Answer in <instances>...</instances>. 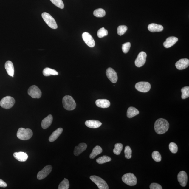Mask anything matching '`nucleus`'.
Returning <instances> with one entry per match:
<instances>
[{
  "label": "nucleus",
  "mask_w": 189,
  "mask_h": 189,
  "mask_svg": "<svg viewBox=\"0 0 189 189\" xmlns=\"http://www.w3.org/2000/svg\"><path fill=\"white\" fill-rule=\"evenodd\" d=\"M169 128V123L166 120L161 118L155 122L154 128L157 134H164L167 132Z\"/></svg>",
  "instance_id": "nucleus-1"
},
{
  "label": "nucleus",
  "mask_w": 189,
  "mask_h": 189,
  "mask_svg": "<svg viewBox=\"0 0 189 189\" xmlns=\"http://www.w3.org/2000/svg\"><path fill=\"white\" fill-rule=\"evenodd\" d=\"M33 133L30 128H20L17 132L18 138L21 140H28L30 139L33 136Z\"/></svg>",
  "instance_id": "nucleus-2"
},
{
  "label": "nucleus",
  "mask_w": 189,
  "mask_h": 189,
  "mask_svg": "<svg viewBox=\"0 0 189 189\" xmlns=\"http://www.w3.org/2000/svg\"><path fill=\"white\" fill-rule=\"evenodd\" d=\"M62 104L63 107L67 110H73L76 107L75 100L72 96L67 95L64 96L62 99Z\"/></svg>",
  "instance_id": "nucleus-3"
},
{
  "label": "nucleus",
  "mask_w": 189,
  "mask_h": 189,
  "mask_svg": "<svg viewBox=\"0 0 189 189\" xmlns=\"http://www.w3.org/2000/svg\"><path fill=\"white\" fill-rule=\"evenodd\" d=\"M41 16L44 21L50 28L54 29H57L58 25L55 20L49 14L45 12L42 13Z\"/></svg>",
  "instance_id": "nucleus-4"
},
{
  "label": "nucleus",
  "mask_w": 189,
  "mask_h": 189,
  "mask_svg": "<svg viewBox=\"0 0 189 189\" xmlns=\"http://www.w3.org/2000/svg\"><path fill=\"white\" fill-rule=\"evenodd\" d=\"M122 180L124 183L130 186H135L137 183V179L134 175L132 173H128L124 175Z\"/></svg>",
  "instance_id": "nucleus-5"
},
{
  "label": "nucleus",
  "mask_w": 189,
  "mask_h": 189,
  "mask_svg": "<svg viewBox=\"0 0 189 189\" xmlns=\"http://www.w3.org/2000/svg\"><path fill=\"white\" fill-rule=\"evenodd\" d=\"M15 103L14 98L10 96L4 97L0 101V106L6 109H8L13 107Z\"/></svg>",
  "instance_id": "nucleus-6"
},
{
  "label": "nucleus",
  "mask_w": 189,
  "mask_h": 189,
  "mask_svg": "<svg viewBox=\"0 0 189 189\" xmlns=\"http://www.w3.org/2000/svg\"><path fill=\"white\" fill-rule=\"evenodd\" d=\"M90 179L97 186L99 189L109 188L107 183L100 177L96 176H90Z\"/></svg>",
  "instance_id": "nucleus-7"
},
{
  "label": "nucleus",
  "mask_w": 189,
  "mask_h": 189,
  "mask_svg": "<svg viewBox=\"0 0 189 189\" xmlns=\"http://www.w3.org/2000/svg\"><path fill=\"white\" fill-rule=\"evenodd\" d=\"M29 95L34 98H39L41 97L42 92L39 88L35 85L32 86L28 90Z\"/></svg>",
  "instance_id": "nucleus-8"
},
{
  "label": "nucleus",
  "mask_w": 189,
  "mask_h": 189,
  "mask_svg": "<svg viewBox=\"0 0 189 189\" xmlns=\"http://www.w3.org/2000/svg\"><path fill=\"white\" fill-rule=\"evenodd\" d=\"M136 89L140 92H147L150 91L151 88L150 84L148 82H140L136 84Z\"/></svg>",
  "instance_id": "nucleus-9"
},
{
  "label": "nucleus",
  "mask_w": 189,
  "mask_h": 189,
  "mask_svg": "<svg viewBox=\"0 0 189 189\" xmlns=\"http://www.w3.org/2000/svg\"><path fill=\"white\" fill-rule=\"evenodd\" d=\"M52 167L51 165H48L44 168L43 170L38 173L37 178L38 180L43 179L47 177L51 172Z\"/></svg>",
  "instance_id": "nucleus-10"
},
{
  "label": "nucleus",
  "mask_w": 189,
  "mask_h": 189,
  "mask_svg": "<svg viewBox=\"0 0 189 189\" xmlns=\"http://www.w3.org/2000/svg\"><path fill=\"white\" fill-rule=\"evenodd\" d=\"M147 54L144 52H140L137 58L135 61V64L136 67H140L145 64L146 61Z\"/></svg>",
  "instance_id": "nucleus-11"
},
{
  "label": "nucleus",
  "mask_w": 189,
  "mask_h": 189,
  "mask_svg": "<svg viewBox=\"0 0 189 189\" xmlns=\"http://www.w3.org/2000/svg\"><path fill=\"white\" fill-rule=\"evenodd\" d=\"M82 38L85 43L90 47H93L95 45V41L89 33L85 32L82 35Z\"/></svg>",
  "instance_id": "nucleus-12"
},
{
  "label": "nucleus",
  "mask_w": 189,
  "mask_h": 189,
  "mask_svg": "<svg viewBox=\"0 0 189 189\" xmlns=\"http://www.w3.org/2000/svg\"><path fill=\"white\" fill-rule=\"evenodd\" d=\"M106 76L110 81L114 83H115L117 81L118 76L117 74L111 68H109L106 71Z\"/></svg>",
  "instance_id": "nucleus-13"
},
{
  "label": "nucleus",
  "mask_w": 189,
  "mask_h": 189,
  "mask_svg": "<svg viewBox=\"0 0 189 189\" xmlns=\"http://www.w3.org/2000/svg\"><path fill=\"white\" fill-rule=\"evenodd\" d=\"M178 180L181 186H186L188 180L186 173L184 171H181L178 175Z\"/></svg>",
  "instance_id": "nucleus-14"
},
{
  "label": "nucleus",
  "mask_w": 189,
  "mask_h": 189,
  "mask_svg": "<svg viewBox=\"0 0 189 189\" xmlns=\"http://www.w3.org/2000/svg\"><path fill=\"white\" fill-rule=\"evenodd\" d=\"M176 67L178 70H182L186 69L189 65V60L186 58L181 59L176 63Z\"/></svg>",
  "instance_id": "nucleus-15"
},
{
  "label": "nucleus",
  "mask_w": 189,
  "mask_h": 189,
  "mask_svg": "<svg viewBox=\"0 0 189 189\" xmlns=\"http://www.w3.org/2000/svg\"><path fill=\"white\" fill-rule=\"evenodd\" d=\"M53 120V116L51 114L42 120L41 123L42 128L44 129H47L51 126Z\"/></svg>",
  "instance_id": "nucleus-16"
},
{
  "label": "nucleus",
  "mask_w": 189,
  "mask_h": 189,
  "mask_svg": "<svg viewBox=\"0 0 189 189\" xmlns=\"http://www.w3.org/2000/svg\"><path fill=\"white\" fill-rule=\"evenodd\" d=\"M86 126L92 128H96L102 125L101 122L95 120H86L85 123Z\"/></svg>",
  "instance_id": "nucleus-17"
},
{
  "label": "nucleus",
  "mask_w": 189,
  "mask_h": 189,
  "mask_svg": "<svg viewBox=\"0 0 189 189\" xmlns=\"http://www.w3.org/2000/svg\"><path fill=\"white\" fill-rule=\"evenodd\" d=\"M5 67L8 74L10 76L13 77L15 69L13 62L10 61H7L5 63Z\"/></svg>",
  "instance_id": "nucleus-18"
},
{
  "label": "nucleus",
  "mask_w": 189,
  "mask_h": 189,
  "mask_svg": "<svg viewBox=\"0 0 189 189\" xmlns=\"http://www.w3.org/2000/svg\"><path fill=\"white\" fill-rule=\"evenodd\" d=\"M13 156L16 159L21 162H25L27 160L28 158L27 154L23 152L14 153Z\"/></svg>",
  "instance_id": "nucleus-19"
},
{
  "label": "nucleus",
  "mask_w": 189,
  "mask_h": 189,
  "mask_svg": "<svg viewBox=\"0 0 189 189\" xmlns=\"http://www.w3.org/2000/svg\"><path fill=\"white\" fill-rule=\"evenodd\" d=\"M178 41L177 38L174 37H170L167 38L166 41L163 44L165 47L169 48L173 46Z\"/></svg>",
  "instance_id": "nucleus-20"
},
{
  "label": "nucleus",
  "mask_w": 189,
  "mask_h": 189,
  "mask_svg": "<svg viewBox=\"0 0 189 189\" xmlns=\"http://www.w3.org/2000/svg\"><path fill=\"white\" fill-rule=\"evenodd\" d=\"M87 147V145L86 143H80L78 146L75 147L74 151V154L76 156L79 155L86 149Z\"/></svg>",
  "instance_id": "nucleus-21"
},
{
  "label": "nucleus",
  "mask_w": 189,
  "mask_h": 189,
  "mask_svg": "<svg viewBox=\"0 0 189 189\" xmlns=\"http://www.w3.org/2000/svg\"><path fill=\"white\" fill-rule=\"evenodd\" d=\"M148 29L149 31L152 32H162L164 28L162 25L152 23L148 25Z\"/></svg>",
  "instance_id": "nucleus-22"
},
{
  "label": "nucleus",
  "mask_w": 189,
  "mask_h": 189,
  "mask_svg": "<svg viewBox=\"0 0 189 189\" xmlns=\"http://www.w3.org/2000/svg\"><path fill=\"white\" fill-rule=\"evenodd\" d=\"M95 103L98 107L102 108H108L110 106V101L106 99H98L96 100Z\"/></svg>",
  "instance_id": "nucleus-23"
},
{
  "label": "nucleus",
  "mask_w": 189,
  "mask_h": 189,
  "mask_svg": "<svg viewBox=\"0 0 189 189\" xmlns=\"http://www.w3.org/2000/svg\"><path fill=\"white\" fill-rule=\"evenodd\" d=\"M63 129L62 128H58L54 131L51 135L50 136L49 138V140L50 142H53L56 140L57 139L59 136L63 132Z\"/></svg>",
  "instance_id": "nucleus-24"
},
{
  "label": "nucleus",
  "mask_w": 189,
  "mask_h": 189,
  "mask_svg": "<svg viewBox=\"0 0 189 189\" xmlns=\"http://www.w3.org/2000/svg\"><path fill=\"white\" fill-rule=\"evenodd\" d=\"M139 111L136 108L134 107H130L128 109L127 112V116L128 118H131L138 115Z\"/></svg>",
  "instance_id": "nucleus-25"
},
{
  "label": "nucleus",
  "mask_w": 189,
  "mask_h": 189,
  "mask_svg": "<svg viewBox=\"0 0 189 189\" xmlns=\"http://www.w3.org/2000/svg\"><path fill=\"white\" fill-rule=\"evenodd\" d=\"M102 151L103 150H102L101 147L98 145L96 146L93 148L92 152L90 154L89 156L90 158L91 159L94 158L96 156L101 154L102 152Z\"/></svg>",
  "instance_id": "nucleus-26"
},
{
  "label": "nucleus",
  "mask_w": 189,
  "mask_h": 189,
  "mask_svg": "<svg viewBox=\"0 0 189 189\" xmlns=\"http://www.w3.org/2000/svg\"><path fill=\"white\" fill-rule=\"evenodd\" d=\"M43 74L45 76H49L52 75H57L59 73L55 70L49 68H46L43 70Z\"/></svg>",
  "instance_id": "nucleus-27"
},
{
  "label": "nucleus",
  "mask_w": 189,
  "mask_h": 189,
  "mask_svg": "<svg viewBox=\"0 0 189 189\" xmlns=\"http://www.w3.org/2000/svg\"><path fill=\"white\" fill-rule=\"evenodd\" d=\"M111 158L110 157L104 155L97 159L96 161L97 163L102 164L111 161Z\"/></svg>",
  "instance_id": "nucleus-28"
},
{
  "label": "nucleus",
  "mask_w": 189,
  "mask_h": 189,
  "mask_svg": "<svg viewBox=\"0 0 189 189\" xmlns=\"http://www.w3.org/2000/svg\"><path fill=\"white\" fill-rule=\"evenodd\" d=\"M93 14L96 17H103L106 15V13L104 9L100 8L95 10Z\"/></svg>",
  "instance_id": "nucleus-29"
},
{
  "label": "nucleus",
  "mask_w": 189,
  "mask_h": 189,
  "mask_svg": "<svg viewBox=\"0 0 189 189\" xmlns=\"http://www.w3.org/2000/svg\"><path fill=\"white\" fill-rule=\"evenodd\" d=\"M69 181L67 179L65 178V179L60 182L58 189H68L69 188Z\"/></svg>",
  "instance_id": "nucleus-30"
},
{
  "label": "nucleus",
  "mask_w": 189,
  "mask_h": 189,
  "mask_svg": "<svg viewBox=\"0 0 189 189\" xmlns=\"http://www.w3.org/2000/svg\"><path fill=\"white\" fill-rule=\"evenodd\" d=\"M182 92V99H186L189 97V87L188 86L185 87L181 89Z\"/></svg>",
  "instance_id": "nucleus-31"
},
{
  "label": "nucleus",
  "mask_w": 189,
  "mask_h": 189,
  "mask_svg": "<svg viewBox=\"0 0 189 189\" xmlns=\"http://www.w3.org/2000/svg\"><path fill=\"white\" fill-rule=\"evenodd\" d=\"M123 148V145L121 143H117L114 145V148L113 150V152L117 155H120Z\"/></svg>",
  "instance_id": "nucleus-32"
},
{
  "label": "nucleus",
  "mask_w": 189,
  "mask_h": 189,
  "mask_svg": "<svg viewBox=\"0 0 189 189\" xmlns=\"http://www.w3.org/2000/svg\"><path fill=\"white\" fill-rule=\"evenodd\" d=\"M108 35V31L107 30L105 29L104 27L98 30L97 33V35L98 38H102L105 36H107Z\"/></svg>",
  "instance_id": "nucleus-33"
},
{
  "label": "nucleus",
  "mask_w": 189,
  "mask_h": 189,
  "mask_svg": "<svg viewBox=\"0 0 189 189\" xmlns=\"http://www.w3.org/2000/svg\"><path fill=\"white\" fill-rule=\"evenodd\" d=\"M152 158L153 159L157 162H159L161 161L162 156L159 152L157 151H154L152 154Z\"/></svg>",
  "instance_id": "nucleus-34"
},
{
  "label": "nucleus",
  "mask_w": 189,
  "mask_h": 189,
  "mask_svg": "<svg viewBox=\"0 0 189 189\" xmlns=\"http://www.w3.org/2000/svg\"><path fill=\"white\" fill-rule=\"evenodd\" d=\"M132 151L130 147L126 146L124 150L125 157L126 158L130 159L132 157Z\"/></svg>",
  "instance_id": "nucleus-35"
},
{
  "label": "nucleus",
  "mask_w": 189,
  "mask_h": 189,
  "mask_svg": "<svg viewBox=\"0 0 189 189\" xmlns=\"http://www.w3.org/2000/svg\"><path fill=\"white\" fill-rule=\"evenodd\" d=\"M128 30V27L125 25H120L117 28V33L118 35L121 36L125 33Z\"/></svg>",
  "instance_id": "nucleus-36"
},
{
  "label": "nucleus",
  "mask_w": 189,
  "mask_h": 189,
  "mask_svg": "<svg viewBox=\"0 0 189 189\" xmlns=\"http://www.w3.org/2000/svg\"><path fill=\"white\" fill-rule=\"evenodd\" d=\"M52 3L61 9H63L64 7V4L62 0H50Z\"/></svg>",
  "instance_id": "nucleus-37"
},
{
  "label": "nucleus",
  "mask_w": 189,
  "mask_h": 189,
  "mask_svg": "<svg viewBox=\"0 0 189 189\" xmlns=\"http://www.w3.org/2000/svg\"><path fill=\"white\" fill-rule=\"evenodd\" d=\"M169 148L171 152L173 154H176L178 152V146L174 142H171L169 145Z\"/></svg>",
  "instance_id": "nucleus-38"
},
{
  "label": "nucleus",
  "mask_w": 189,
  "mask_h": 189,
  "mask_svg": "<svg viewBox=\"0 0 189 189\" xmlns=\"http://www.w3.org/2000/svg\"><path fill=\"white\" fill-rule=\"evenodd\" d=\"M131 47V43L127 42L122 45V50L124 53H127L129 51Z\"/></svg>",
  "instance_id": "nucleus-39"
},
{
  "label": "nucleus",
  "mask_w": 189,
  "mask_h": 189,
  "mask_svg": "<svg viewBox=\"0 0 189 189\" xmlns=\"http://www.w3.org/2000/svg\"><path fill=\"white\" fill-rule=\"evenodd\" d=\"M150 188L151 189H162L161 186L159 184L156 183H153L150 185Z\"/></svg>",
  "instance_id": "nucleus-40"
},
{
  "label": "nucleus",
  "mask_w": 189,
  "mask_h": 189,
  "mask_svg": "<svg viewBox=\"0 0 189 189\" xmlns=\"http://www.w3.org/2000/svg\"><path fill=\"white\" fill-rule=\"evenodd\" d=\"M7 186V184L6 183L4 182V181L0 179V187H1V188H6Z\"/></svg>",
  "instance_id": "nucleus-41"
}]
</instances>
